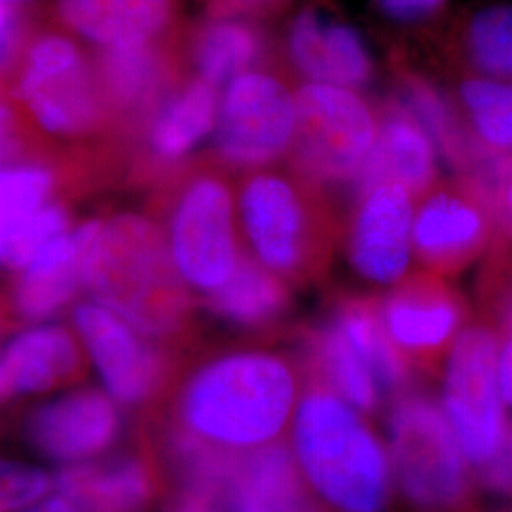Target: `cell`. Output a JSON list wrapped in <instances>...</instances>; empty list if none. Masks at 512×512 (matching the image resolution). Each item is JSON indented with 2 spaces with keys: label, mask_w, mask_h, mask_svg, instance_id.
<instances>
[{
  "label": "cell",
  "mask_w": 512,
  "mask_h": 512,
  "mask_svg": "<svg viewBox=\"0 0 512 512\" xmlns=\"http://www.w3.org/2000/svg\"><path fill=\"white\" fill-rule=\"evenodd\" d=\"M74 323L118 403L150 406L169 395L179 374L175 351L150 344L126 321L95 304H80Z\"/></svg>",
  "instance_id": "12"
},
{
  "label": "cell",
  "mask_w": 512,
  "mask_h": 512,
  "mask_svg": "<svg viewBox=\"0 0 512 512\" xmlns=\"http://www.w3.org/2000/svg\"><path fill=\"white\" fill-rule=\"evenodd\" d=\"M50 480L38 467L0 459V512L29 509L48 492Z\"/></svg>",
  "instance_id": "35"
},
{
  "label": "cell",
  "mask_w": 512,
  "mask_h": 512,
  "mask_svg": "<svg viewBox=\"0 0 512 512\" xmlns=\"http://www.w3.org/2000/svg\"><path fill=\"white\" fill-rule=\"evenodd\" d=\"M414 196L403 184L378 183L357 194L342 245L353 275L370 289H393L414 258Z\"/></svg>",
  "instance_id": "13"
},
{
  "label": "cell",
  "mask_w": 512,
  "mask_h": 512,
  "mask_svg": "<svg viewBox=\"0 0 512 512\" xmlns=\"http://www.w3.org/2000/svg\"><path fill=\"white\" fill-rule=\"evenodd\" d=\"M226 482L177 486L165 512H232L226 497Z\"/></svg>",
  "instance_id": "38"
},
{
  "label": "cell",
  "mask_w": 512,
  "mask_h": 512,
  "mask_svg": "<svg viewBox=\"0 0 512 512\" xmlns=\"http://www.w3.org/2000/svg\"><path fill=\"white\" fill-rule=\"evenodd\" d=\"M42 150L37 131L27 122L16 99L0 82V169L4 165L33 160Z\"/></svg>",
  "instance_id": "34"
},
{
  "label": "cell",
  "mask_w": 512,
  "mask_h": 512,
  "mask_svg": "<svg viewBox=\"0 0 512 512\" xmlns=\"http://www.w3.org/2000/svg\"><path fill=\"white\" fill-rule=\"evenodd\" d=\"M48 19L99 50L177 40V0H52Z\"/></svg>",
  "instance_id": "18"
},
{
  "label": "cell",
  "mask_w": 512,
  "mask_h": 512,
  "mask_svg": "<svg viewBox=\"0 0 512 512\" xmlns=\"http://www.w3.org/2000/svg\"><path fill=\"white\" fill-rule=\"evenodd\" d=\"M497 194L501 202V213L503 219L509 226V232L512 234V167L501 173L499 183H497Z\"/></svg>",
  "instance_id": "43"
},
{
  "label": "cell",
  "mask_w": 512,
  "mask_h": 512,
  "mask_svg": "<svg viewBox=\"0 0 512 512\" xmlns=\"http://www.w3.org/2000/svg\"><path fill=\"white\" fill-rule=\"evenodd\" d=\"M404 101V110L420 122L433 143L452 164L463 169L475 164V150L459 129L454 112L444 103L439 93L427 84L410 80L404 88Z\"/></svg>",
  "instance_id": "31"
},
{
  "label": "cell",
  "mask_w": 512,
  "mask_h": 512,
  "mask_svg": "<svg viewBox=\"0 0 512 512\" xmlns=\"http://www.w3.org/2000/svg\"><path fill=\"white\" fill-rule=\"evenodd\" d=\"M71 213L63 203H48L37 211L0 226V266L27 268L54 239L69 232Z\"/></svg>",
  "instance_id": "29"
},
{
  "label": "cell",
  "mask_w": 512,
  "mask_h": 512,
  "mask_svg": "<svg viewBox=\"0 0 512 512\" xmlns=\"http://www.w3.org/2000/svg\"><path fill=\"white\" fill-rule=\"evenodd\" d=\"M226 497L232 512H304L317 501L285 440L239 454Z\"/></svg>",
  "instance_id": "24"
},
{
  "label": "cell",
  "mask_w": 512,
  "mask_h": 512,
  "mask_svg": "<svg viewBox=\"0 0 512 512\" xmlns=\"http://www.w3.org/2000/svg\"><path fill=\"white\" fill-rule=\"evenodd\" d=\"M205 310L249 342H291L302 321L296 319L291 285L243 251L232 277L203 300Z\"/></svg>",
  "instance_id": "17"
},
{
  "label": "cell",
  "mask_w": 512,
  "mask_h": 512,
  "mask_svg": "<svg viewBox=\"0 0 512 512\" xmlns=\"http://www.w3.org/2000/svg\"><path fill=\"white\" fill-rule=\"evenodd\" d=\"M287 52L294 69L310 84L351 90L372 76L365 40L351 25L321 10H304L293 19Z\"/></svg>",
  "instance_id": "21"
},
{
  "label": "cell",
  "mask_w": 512,
  "mask_h": 512,
  "mask_svg": "<svg viewBox=\"0 0 512 512\" xmlns=\"http://www.w3.org/2000/svg\"><path fill=\"white\" fill-rule=\"evenodd\" d=\"M80 372L82 357L69 330H27L0 353V401L73 382Z\"/></svg>",
  "instance_id": "26"
},
{
  "label": "cell",
  "mask_w": 512,
  "mask_h": 512,
  "mask_svg": "<svg viewBox=\"0 0 512 512\" xmlns=\"http://www.w3.org/2000/svg\"><path fill=\"white\" fill-rule=\"evenodd\" d=\"M435 143L420 122L403 107L393 109L378 126L374 147L359 169L355 194L378 183L403 184L416 200L435 186Z\"/></svg>",
  "instance_id": "23"
},
{
  "label": "cell",
  "mask_w": 512,
  "mask_h": 512,
  "mask_svg": "<svg viewBox=\"0 0 512 512\" xmlns=\"http://www.w3.org/2000/svg\"><path fill=\"white\" fill-rule=\"evenodd\" d=\"M158 211L171 258L184 281L215 293L243 255L238 192L220 165L184 167L160 186Z\"/></svg>",
  "instance_id": "6"
},
{
  "label": "cell",
  "mask_w": 512,
  "mask_h": 512,
  "mask_svg": "<svg viewBox=\"0 0 512 512\" xmlns=\"http://www.w3.org/2000/svg\"><path fill=\"white\" fill-rule=\"evenodd\" d=\"M55 484L74 512H145L156 494V473L148 456L128 452L65 467Z\"/></svg>",
  "instance_id": "22"
},
{
  "label": "cell",
  "mask_w": 512,
  "mask_h": 512,
  "mask_svg": "<svg viewBox=\"0 0 512 512\" xmlns=\"http://www.w3.org/2000/svg\"><path fill=\"white\" fill-rule=\"evenodd\" d=\"M378 308L393 346L423 378L442 374L446 359L469 319L463 296L439 275H408Z\"/></svg>",
  "instance_id": "11"
},
{
  "label": "cell",
  "mask_w": 512,
  "mask_h": 512,
  "mask_svg": "<svg viewBox=\"0 0 512 512\" xmlns=\"http://www.w3.org/2000/svg\"><path fill=\"white\" fill-rule=\"evenodd\" d=\"M296 93L277 76L249 71L234 78L220 99L215 158L224 169L255 171L291 152Z\"/></svg>",
  "instance_id": "10"
},
{
  "label": "cell",
  "mask_w": 512,
  "mask_h": 512,
  "mask_svg": "<svg viewBox=\"0 0 512 512\" xmlns=\"http://www.w3.org/2000/svg\"><path fill=\"white\" fill-rule=\"evenodd\" d=\"M33 23L19 6L0 0V82L6 84L18 63L27 40L33 33Z\"/></svg>",
  "instance_id": "37"
},
{
  "label": "cell",
  "mask_w": 512,
  "mask_h": 512,
  "mask_svg": "<svg viewBox=\"0 0 512 512\" xmlns=\"http://www.w3.org/2000/svg\"><path fill=\"white\" fill-rule=\"evenodd\" d=\"M492 219L484 192L465 183L435 184L414 213L412 245L421 272L454 277L488 247Z\"/></svg>",
  "instance_id": "15"
},
{
  "label": "cell",
  "mask_w": 512,
  "mask_h": 512,
  "mask_svg": "<svg viewBox=\"0 0 512 512\" xmlns=\"http://www.w3.org/2000/svg\"><path fill=\"white\" fill-rule=\"evenodd\" d=\"M304 512H330L329 509H325L319 501H315L313 505H311L310 509H306Z\"/></svg>",
  "instance_id": "45"
},
{
  "label": "cell",
  "mask_w": 512,
  "mask_h": 512,
  "mask_svg": "<svg viewBox=\"0 0 512 512\" xmlns=\"http://www.w3.org/2000/svg\"><path fill=\"white\" fill-rule=\"evenodd\" d=\"M219 105V90L209 82H181L131 143L135 177L162 186L183 171L188 154L217 126Z\"/></svg>",
  "instance_id": "16"
},
{
  "label": "cell",
  "mask_w": 512,
  "mask_h": 512,
  "mask_svg": "<svg viewBox=\"0 0 512 512\" xmlns=\"http://www.w3.org/2000/svg\"><path fill=\"white\" fill-rule=\"evenodd\" d=\"M465 40L480 71L512 78V4H492L476 12Z\"/></svg>",
  "instance_id": "32"
},
{
  "label": "cell",
  "mask_w": 512,
  "mask_h": 512,
  "mask_svg": "<svg viewBox=\"0 0 512 512\" xmlns=\"http://www.w3.org/2000/svg\"><path fill=\"white\" fill-rule=\"evenodd\" d=\"M478 482L495 495L512 499V423L492 458L478 467Z\"/></svg>",
  "instance_id": "39"
},
{
  "label": "cell",
  "mask_w": 512,
  "mask_h": 512,
  "mask_svg": "<svg viewBox=\"0 0 512 512\" xmlns=\"http://www.w3.org/2000/svg\"><path fill=\"white\" fill-rule=\"evenodd\" d=\"M82 285L78 230L48 243L12 285V310L23 321H42L63 310Z\"/></svg>",
  "instance_id": "27"
},
{
  "label": "cell",
  "mask_w": 512,
  "mask_h": 512,
  "mask_svg": "<svg viewBox=\"0 0 512 512\" xmlns=\"http://www.w3.org/2000/svg\"><path fill=\"white\" fill-rule=\"evenodd\" d=\"M296 93L291 167L313 183H353L378 135V120L348 88L304 84Z\"/></svg>",
  "instance_id": "8"
},
{
  "label": "cell",
  "mask_w": 512,
  "mask_h": 512,
  "mask_svg": "<svg viewBox=\"0 0 512 512\" xmlns=\"http://www.w3.org/2000/svg\"><path fill=\"white\" fill-rule=\"evenodd\" d=\"M391 471L410 512H465L473 476L458 437L431 393L414 387L387 408Z\"/></svg>",
  "instance_id": "7"
},
{
  "label": "cell",
  "mask_w": 512,
  "mask_h": 512,
  "mask_svg": "<svg viewBox=\"0 0 512 512\" xmlns=\"http://www.w3.org/2000/svg\"><path fill=\"white\" fill-rule=\"evenodd\" d=\"M239 228L249 253L291 287H325L344 226L323 192L294 167L247 171L238 186Z\"/></svg>",
  "instance_id": "3"
},
{
  "label": "cell",
  "mask_w": 512,
  "mask_h": 512,
  "mask_svg": "<svg viewBox=\"0 0 512 512\" xmlns=\"http://www.w3.org/2000/svg\"><path fill=\"white\" fill-rule=\"evenodd\" d=\"M6 88L38 137L71 145L114 139L93 59L59 29H33Z\"/></svg>",
  "instance_id": "5"
},
{
  "label": "cell",
  "mask_w": 512,
  "mask_h": 512,
  "mask_svg": "<svg viewBox=\"0 0 512 512\" xmlns=\"http://www.w3.org/2000/svg\"><path fill=\"white\" fill-rule=\"evenodd\" d=\"M59 169L44 164H25L0 169V226L21 219L40 207L63 184Z\"/></svg>",
  "instance_id": "33"
},
{
  "label": "cell",
  "mask_w": 512,
  "mask_h": 512,
  "mask_svg": "<svg viewBox=\"0 0 512 512\" xmlns=\"http://www.w3.org/2000/svg\"><path fill=\"white\" fill-rule=\"evenodd\" d=\"M179 40L99 50L93 59L114 139L133 143L183 82Z\"/></svg>",
  "instance_id": "14"
},
{
  "label": "cell",
  "mask_w": 512,
  "mask_h": 512,
  "mask_svg": "<svg viewBox=\"0 0 512 512\" xmlns=\"http://www.w3.org/2000/svg\"><path fill=\"white\" fill-rule=\"evenodd\" d=\"M499 389L505 406L512 408V338L499 349Z\"/></svg>",
  "instance_id": "42"
},
{
  "label": "cell",
  "mask_w": 512,
  "mask_h": 512,
  "mask_svg": "<svg viewBox=\"0 0 512 512\" xmlns=\"http://www.w3.org/2000/svg\"><path fill=\"white\" fill-rule=\"evenodd\" d=\"M459 92L476 137L497 152L512 150V82L473 78Z\"/></svg>",
  "instance_id": "30"
},
{
  "label": "cell",
  "mask_w": 512,
  "mask_h": 512,
  "mask_svg": "<svg viewBox=\"0 0 512 512\" xmlns=\"http://www.w3.org/2000/svg\"><path fill=\"white\" fill-rule=\"evenodd\" d=\"M285 0H211L213 16H245L266 12Z\"/></svg>",
  "instance_id": "41"
},
{
  "label": "cell",
  "mask_w": 512,
  "mask_h": 512,
  "mask_svg": "<svg viewBox=\"0 0 512 512\" xmlns=\"http://www.w3.org/2000/svg\"><path fill=\"white\" fill-rule=\"evenodd\" d=\"M23 512H74V509L65 499L54 497V499H48V501L40 503L37 507H31V509Z\"/></svg>",
  "instance_id": "44"
},
{
  "label": "cell",
  "mask_w": 512,
  "mask_h": 512,
  "mask_svg": "<svg viewBox=\"0 0 512 512\" xmlns=\"http://www.w3.org/2000/svg\"><path fill=\"white\" fill-rule=\"evenodd\" d=\"M291 342L308 380L327 385L368 420L384 418L389 403L382 387L332 319L323 315L313 323L302 321Z\"/></svg>",
  "instance_id": "20"
},
{
  "label": "cell",
  "mask_w": 512,
  "mask_h": 512,
  "mask_svg": "<svg viewBox=\"0 0 512 512\" xmlns=\"http://www.w3.org/2000/svg\"><path fill=\"white\" fill-rule=\"evenodd\" d=\"M325 315L346 334L363 357L391 404L406 391L420 387L418 374L393 346L378 308V296L351 289H332L325 300Z\"/></svg>",
  "instance_id": "25"
},
{
  "label": "cell",
  "mask_w": 512,
  "mask_h": 512,
  "mask_svg": "<svg viewBox=\"0 0 512 512\" xmlns=\"http://www.w3.org/2000/svg\"><path fill=\"white\" fill-rule=\"evenodd\" d=\"M442 410L476 469L494 456L509 421L499 389V336L492 327H465L442 368Z\"/></svg>",
  "instance_id": "9"
},
{
  "label": "cell",
  "mask_w": 512,
  "mask_h": 512,
  "mask_svg": "<svg viewBox=\"0 0 512 512\" xmlns=\"http://www.w3.org/2000/svg\"><path fill=\"white\" fill-rule=\"evenodd\" d=\"M82 285L158 346L179 351L196 336V302L169 253L164 228L139 213L76 226Z\"/></svg>",
  "instance_id": "2"
},
{
  "label": "cell",
  "mask_w": 512,
  "mask_h": 512,
  "mask_svg": "<svg viewBox=\"0 0 512 512\" xmlns=\"http://www.w3.org/2000/svg\"><path fill=\"white\" fill-rule=\"evenodd\" d=\"M306 486L330 512H389L393 473L374 425L327 385L306 378L291 425Z\"/></svg>",
  "instance_id": "4"
},
{
  "label": "cell",
  "mask_w": 512,
  "mask_h": 512,
  "mask_svg": "<svg viewBox=\"0 0 512 512\" xmlns=\"http://www.w3.org/2000/svg\"><path fill=\"white\" fill-rule=\"evenodd\" d=\"M304 387L294 351L247 342L177 374L160 425L217 450L253 452L287 439Z\"/></svg>",
  "instance_id": "1"
},
{
  "label": "cell",
  "mask_w": 512,
  "mask_h": 512,
  "mask_svg": "<svg viewBox=\"0 0 512 512\" xmlns=\"http://www.w3.org/2000/svg\"><path fill=\"white\" fill-rule=\"evenodd\" d=\"M2 2H8V4H14V6H19V4H23V2H29V0H2Z\"/></svg>",
  "instance_id": "46"
},
{
  "label": "cell",
  "mask_w": 512,
  "mask_h": 512,
  "mask_svg": "<svg viewBox=\"0 0 512 512\" xmlns=\"http://www.w3.org/2000/svg\"><path fill=\"white\" fill-rule=\"evenodd\" d=\"M184 54L198 78L219 88L249 73L264 54L260 31L239 16H213L192 29Z\"/></svg>",
  "instance_id": "28"
},
{
  "label": "cell",
  "mask_w": 512,
  "mask_h": 512,
  "mask_svg": "<svg viewBox=\"0 0 512 512\" xmlns=\"http://www.w3.org/2000/svg\"><path fill=\"white\" fill-rule=\"evenodd\" d=\"M478 294L484 308L499 321L501 329L512 338V262L503 255L495 256L494 262L480 275Z\"/></svg>",
  "instance_id": "36"
},
{
  "label": "cell",
  "mask_w": 512,
  "mask_h": 512,
  "mask_svg": "<svg viewBox=\"0 0 512 512\" xmlns=\"http://www.w3.org/2000/svg\"><path fill=\"white\" fill-rule=\"evenodd\" d=\"M387 18L397 21H418L435 14L444 0H376Z\"/></svg>",
  "instance_id": "40"
},
{
  "label": "cell",
  "mask_w": 512,
  "mask_h": 512,
  "mask_svg": "<svg viewBox=\"0 0 512 512\" xmlns=\"http://www.w3.org/2000/svg\"><path fill=\"white\" fill-rule=\"evenodd\" d=\"M120 427L118 410L107 395L80 389L35 408L25 421V435L38 454L74 463L105 452Z\"/></svg>",
  "instance_id": "19"
}]
</instances>
